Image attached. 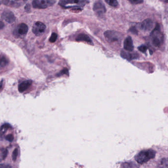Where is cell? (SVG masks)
<instances>
[{
	"label": "cell",
	"mask_w": 168,
	"mask_h": 168,
	"mask_svg": "<svg viewBox=\"0 0 168 168\" xmlns=\"http://www.w3.org/2000/svg\"><path fill=\"white\" fill-rule=\"evenodd\" d=\"M88 3L87 0H60L59 5L65 8H80Z\"/></svg>",
	"instance_id": "1"
},
{
	"label": "cell",
	"mask_w": 168,
	"mask_h": 168,
	"mask_svg": "<svg viewBox=\"0 0 168 168\" xmlns=\"http://www.w3.org/2000/svg\"><path fill=\"white\" fill-rule=\"evenodd\" d=\"M155 151L149 149L140 151L136 155L135 159L138 163L143 164L149 161L150 159L154 158L155 157Z\"/></svg>",
	"instance_id": "2"
},
{
	"label": "cell",
	"mask_w": 168,
	"mask_h": 168,
	"mask_svg": "<svg viewBox=\"0 0 168 168\" xmlns=\"http://www.w3.org/2000/svg\"><path fill=\"white\" fill-rule=\"evenodd\" d=\"M55 0H34L32 2V6L34 8H46L54 5Z\"/></svg>",
	"instance_id": "3"
},
{
	"label": "cell",
	"mask_w": 168,
	"mask_h": 168,
	"mask_svg": "<svg viewBox=\"0 0 168 168\" xmlns=\"http://www.w3.org/2000/svg\"><path fill=\"white\" fill-rule=\"evenodd\" d=\"M45 25L41 22H36L32 27V31L35 35L39 36L45 32Z\"/></svg>",
	"instance_id": "4"
},
{
	"label": "cell",
	"mask_w": 168,
	"mask_h": 168,
	"mask_svg": "<svg viewBox=\"0 0 168 168\" xmlns=\"http://www.w3.org/2000/svg\"><path fill=\"white\" fill-rule=\"evenodd\" d=\"M105 39L109 42H115L119 41L120 36L118 32L113 31H107L104 33Z\"/></svg>",
	"instance_id": "5"
},
{
	"label": "cell",
	"mask_w": 168,
	"mask_h": 168,
	"mask_svg": "<svg viewBox=\"0 0 168 168\" xmlns=\"http://www.w3.org/2000/svg\"><path fill=\"white\" fill-rule=\"evenodd\" d=\"M28 31V27L26 24L21 23L14 30V34L16 36H21L27 34Z\"/></svg>",
	"instance_id": "6"
},
{
	"label": "cell",
	"mask_w": 168,
	"mask_h": 168,
	"mask_svg": "<svg viewBox=\"0 0 168 168\" xmlns=\"http://www.w3.org/2000/svg\"><path fill=\"white\" fill-rule=\"evenodd\" d=\"M94 10L97 15H102L106 12V8L103 3L100 1H98L94 3Z\"/></svg>",
	"instance_id": "7"
},
{
	"label": "cell",
	"mask_w": 168,
	"mask_h": 168,
	"mask_svg": "<svg viewBox=\"0 0 168 168\" xmlns=\"http://www.w3.org/2000/svg\"><path fill=\"white\" fill-rule=\"evenodd\" d=\"M154 22L151 19H147L144 20L140 24V28L144 31H149L152 29Z\"/></svg>",
	"instance_id": "8"
},
{
	"label": "cell",
	"mask_w": 168,
	"mask_h": 168,
	"mask_svg": "<svg viewBox=\"0 0 168 168\" xmlns=\"http://www.w3.org/2000/svg\"><path fill=\"white\" fill-rule=\"evenodd\" d=\"M1 17L3 19L9 23H13L15 20V17L13 13L10 11L3 12L2 13Z\"/></svg>",
	"instance_id": "9"
},
{
	"label": "cell",
	"mask_w": 168,
	"mask_h": 168,
	"mask_svg": "<svg viewBox=\"0 0 168 168\" xmlns=\"http://www.w3.org/2000/svg\"><path fill=\"white\" fill-rule=\"evenodd\" d=\"M32 84V81L31 80H26L21 83L18 86V91L20 92H24Z\"/></svg>",
	"instance_id": "10"
},
{
	"label": "cell",
	"mask_w": 168,
	"mask_h": 168,
	"mask_svg": "<svg viewBox=\"0 0 168 168\" xmlns=\"http://www.w3.org/2000/svg\"><path fill=\"white\" fill-rule=\"evenodd\" d=\"M124 48L128 51H132L134 48L132 39L130 36H128L125 39L124 42Z\"/></svg>",
	"instance_id": "11"
},
{
	"label": "cell",
	"mask_w": 168,
	"mask_h": 168,
	"mask_svg": "<svg viewBox=\"0 0 168 168\" xmlns=\"http://www.w3.org/2000/svg\"><path fill=\"white\" fill-rule=\"evenodd\" d=\"M76 40L78 41H85L89 43H92V41L89 36L84 34H81L78 36L77 37H76Z\"/></svg>",
	"instance_id": "12"
},
{
	"label": "cell",
	"mask_w": 168,
	"mask_h": 168,
	"mask_svg": "<svg viewBox=\"0 0 168 168\" xmlns=\"http://www.w3.org/2000/svg\"><path fill=\"white\" fill-rule=\"evenodd\" d=\"M121 56L123 58L127 60H131L134 59L136 58L137 57V56L134 55V54H131L128 53V52H125V51H122L121 52Z\"/></svg>",
	"instance_id": "13"
},
{
	"label": "cell",
	"mask_w": 168,
	"mask_h": 168,
	"mask_svg": "<svg viewBox=\"0 0 168 168\" xmlns=\"http://www.w3.org/2000/svg\"><path fill=\"white\" fill-rule=\"evenodd\" d=\"M11 128H12V126L8 123L3 125L0 128V138H2L3 135L8 131V130Z\"/></svg>",
	"instance_id": "14"
},
{
	"label": "cell",
	"mask_w": 168,
	"mask_h": 168,
	"mask_svg": "<svg viewBox=\"0 0 168 168\" xmlns=\"http://www.w3.org/2000/svg\"><path fill=\"white\" fill-rule=\"evenodd\" d=\"M8 154V151L5 148H0V162L5 160Z\"/></svg>",
	"instance_id": "15"
},
{
	"label": "cell",
	"mask_w": 168,
	"mask_h": 168,
	"mask_svg": "<svg viewBox=\"0 0 168 168\" xmlns=\"http://www.w3.org/2000/svg\"><path fill=\"white\" fill-rule=\"evenodd\" d=\"M8 60L5 56H0V67H4L8 63Z\"/></svg>",
	"instance_id": "16"
},
{
	"label": "cell",
	"mask_w": 168,
	"mask_h": 168,
	"mask_svg": "<svg viewBox=\"0 0 168 168\" xmlns=\"http://www.w3.org/2000/svg\"><path fill=\"white\" fill-rule=\"evenodd\" d=\"M105 2L112 7H116L118 5L117 0H105Z\"/></svg>",
	"instance_id": "17"
},
{
	"label": "cell",
	"mask_w": 168,
	"mask_h": 168,
	"mask_svg": "<svg viewBox=\"0 0 168 168\" xmlns=\"http://www.w3.org/2000/svg\"><path fill=\"white\" fill-rule=\"evenodd\" d=\"M152 43L156 47H158L160 45V41L158 36H155L152 39Z\"/></svg>",
	"instance_id": "18"
},
{
	"label": "cell",
	"mask_w": 168,
	"mask_h": 168,
	"mask_svg": "<svg viewBox=\"0 0 168 168\" xmlns=\"http://www.w3.org/2000/svg\"><path fill=\"white\" fill-rule=\"evenodd\" d=\"M57 37H58V35H57V34L55 33V32H53L51 34V36H50V39H49L50 42H52V43L55 42L57 40Z\"/></svg>",
	"instance_id": "19"
},
{
	"label": "cell",
	"mask_w": 168,
	"mask_h": 168,
	"mask_svg": "<svg viewBox=\"0 0 168 168\" xmlns=\"http://www.w3.org/2000/svg\"><path fill=\"white\" fill-rule=\"evenodd\" d=\"M18 151L17 149H15L13 151V153H12V160L15 161H16V159H17V155H18Z\"/></svg>",
	"instance_id": "20"
},
{
	"label": "cell",
	"mask_w": 168,
	"mask_h": 168,
	"mask_svg": "<svg viewBox=\"0 0 168 168\" xmlns=\"http://www.w3.org/2000/svg\"><path fill=\"white\" fill-rule=\"evenodd\" d=\"M130 3H131L132 4L137 5V4H140L144 2V0H128Z\"/></svg>",
	"instance_id": "21"
},
{
	"label": "cell",
	"mask_w": 168,
	"mask_h": 168,
	"mask_svg": "<svg viewBox=\"0 0 168 168\" xmlns=\"http://www.w3.org/2000/svg\"><path fill=\"white\" fill-rule=\"evenodd\" d=\"M5 139L7 141H9L10 142H12L13 141V139H14V137H13V135L12 134H9L8 135H7L6 137H5Z\"/></svg>",
	"instance_id": "22"
},
{
	"label": "cell",
	"mask_w": 168,
	"mask_h": 168,
	"mask_svg": "<svg viewBox=\"0 0 168 168\" xmlns=\"http://www.w3.org/2000/svg\"><path fill=\"white\" fill-rule=\"evenodd\" d=\"M139 50L141 51V52H143V53H145L146 52V51L147 50V46H145V45H142L140 46V47L138 48Z\"/></svg>",
	"instance_id": "23"
},
{
	"label": "cell",
	"mask_w": 168,
	"mask_h": 168,
	"mask_svg": "<svg viewBox=\"0 0 168 168\" xmlns=\"http://www.w3.org/2000/svg\"><path fill=\"white\" fill-rule=\"evenodd\" d=\"M0 168H12V167L8 164H0Z\"/></svg>",
	"instance_id": "24"
},
{
	"label": "cell",
	"mask_w": 168,
	"mask_h": 168,
	"mask_svg": "<svg viewBox=\"0 0 168 168\" xmlns=\"http://www.w3.org/2000/svg\"><path fill=\"white\" fill-rule=\"evenodd\" d=\"M4 26H5L4 23H3L2 21H1V20H0V30L3 29V27H4Z\"/></svg>",
	"instance_id": "25"
},
{
	"label": "cell",
	"mask_w": 168,
	"mask_h": 168,
	"mask_svg": "<svg viewBox=\"0 0 168 168\" xmlns=\"http://www.w3.org/2000/svg\"><path fill=\"white\" fill-rule=\"evenodd\" d=\"M3 80H2L0 82V92H1L2 89H3Z\"/></svg>",
	"instance_id": "26"
},
{
	"label": "cell",
	"mask_w": 168,
	"mask_h": 168,
	"mask_svg": "<svg viewBox=\"0 0 168 168\" xmlns=\"http://www.w3.org/2000/svg\"><path fill=\"white\" fill-rule=\"evenodd\" d=\"M9 2H10V0H2L3 3L6 5H8Z\"/></svg>",
	"instance_id": "27"
},
{
	"label": "cell",
	"mask_w": 168,
	"mask_h": 168,
	"mask_svg": "<svg viewBox=\"0 0 168 168\" xmlns=\"http://www.w3.org/2000/svg\"><path fill=\"white\" fill-rule=\"evenodd\" d=\"M30 6L29 5H26V7L25 8V9L26 10V11H28L30 10Z\"/></svg>",
	"instance_id": "28"
},
{
	"label": "cell",
	"mask_w": 168,
	"mask_h": 168,
	"mask_svg": "<svg viewBox=\"0 0 168 168\" xmlns=\"http://www.w3.org/2000/svg\"><path fill=\"white\" fill-rule=\"evenodd\" d=\"M162 1H163L164 2H165V3H168V0H161Z\"/></svg>",
	"instance_id": "29"
},
{
	"label": "cell",
	"mask_w": 168,
	"mask_h": 168,
	"mask_svg": "<svg viewBox=\"0 0 168 168\" xmlns=\"http://www.w3.org/2000/svg\"><path fill=\"white\" fill-rule=\"evenodd\" d=\"M24 1H26V0H24Z\"/></svg>",
	"instance_id": "30"
}]
</instances>
